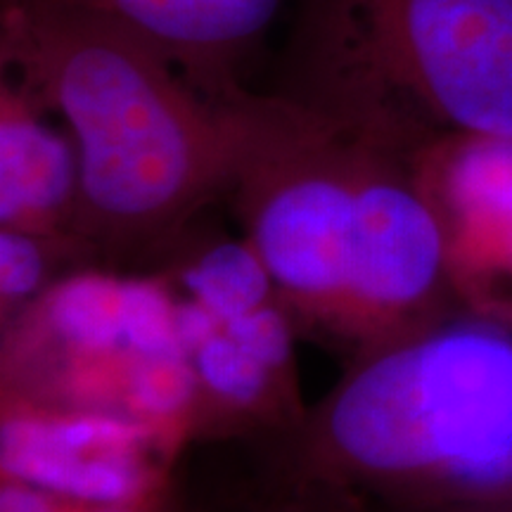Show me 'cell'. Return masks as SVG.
<instances>
[{"instance_id":"13","label":"cell","mask_w":512,"mask_h":512,"mask_svg":"<svg viewBox=\"0 0 512 512\" xmlns=\"http://www.w3.org/2000/svg\"><path fill=\"white\" fill-rule=\"evenodd\" d=\"M375 508V505H373ZM377 512H512V503H496V505H460V508H434V510H380Z\"/></svg>"},{"instance_id":"9","label":"cell","mask_w":512,"mask_h":512,"mask_svg":"<svg viewBox=\"0 0 512 512\" xmlns=\"http://www.w3.org/2000/svg\"><path fill=\"white\" fill-rule=\"evenodd\" d=\"M0 228L76 233L79 152L34 86L0 69Z\"/></svg>"},{"instance_id":"5","label":"cell","mask_w":512,"mask_h":512,"mask_svg":"<svg viewBox=\"0 0 512 512\" xmlns=\"http://www.w3.org/2000/svg\"><path fill=\"white\" fill-rule=\"evenodd\" d=\"M377 133L275 91L259 93L226 192L299 332L337 349Z\"/></svg>"},{"instance_id":"3","label":"cell","mask_w":512,"mask_h":512,"mask_svg":"<svg viewBox=\"0 0 512 512\" xmlns=\"http://www.w3.org/2000/svg\"><path fill=\"white\" fill-rule=\"evenodd\" d=\"M275 93L349 121L512 138V0H299Z\"/></svg>"},{"instance_id":"10","label":"cell","mask_w":512,"mask_h":512,"mask_svg":"<svg viewBox=\"0 0 512 512\" xmlns=\"http://www.w3.org/2000/svg\"><path fill=\"white\" fill-rule=\"evenodd\" d=\"M88 266H98V254L81 235L0 228V325Z\"/></svg>"},{"instance_id":"4","label":"cell","mask_w":512,"mask_h":512,"mask_svg":"<svg viewBox=\"0 0 512 512\" xmlns=\"http://www.w3.org/2000/svg\"><path fill=\"white\" fill-rule=\"evenodd\" d=\"M3 406L105 413L195 441L197 384L162 273L88 266L3 323Z\"/></svg>"},{"instance_id":"12","label":"cell","mask_w":512,"mask_h":512,"mask_svg":"<svg viewBox=\"0 0 512 512\" xmlns=\"http://www.w3.org/2000/svg\"><path fill=\"white\" fill-rule=\"evenodd\" d=\"M91 512H188L185 505L178 496L176 486H166L164 491H157V494L138 498V501L128 503H114V505H98Z\"/></svg>"},{"instance_id":"2","label":"cell","mask_w":512,"mask_h":512,"mask_svg":"<svg viewBox=\"0 0 512 512\" xmlns=\"http://www.w3.org/2000/svg\"><path fill=\"white\" fill-rule=\"evenodd\" d=\"M275 441L280 482L380 510L512 503V330L456 316L356 356Z\"/></svg>"},{"instance_id":"1","label":"cell","mask_w":512,"mask_h":512,"mask_svg":"<svg viewBox=\"0 0 512 512\" xmlns=\"http://www.w3.org/2000/svg\"><path fill=\"white\" fill-rule=\"evenodd\" d=\"M0 69L34 86L72 133L76 233L98 261L162 259L226 200L256 91L211 100L131 29L50 0H0Z\"/></svg>"},{"instance_id":"7","label":"cell","mask_w":512,"mask_h":512,"mask_svg":"<svg viewBox=\"0 0 512 512\" xmlns=\"http://www.w3.org/2000/svg\"><path fill=\"white\" fill-rule=\"evenodd\" d=\"M188 439L105 413L3 406L0 472L86 505L138 501L174 484Z\"/></svg>"},{"instance_id":"11","label":"cell","mask_w":512,"mask_h":512,"mask_svg":"<svg viewBox=\"0 0 512 512\" xmlns=\"http://www.w3.org/2000/svg\"><path fill=\"white\" fill-rule=\"evenodd\" d=\"M247 512H377L366 498L320 482H278L264 503Z\"/></svg>"},{"instance_id":"6","label":"cell","mask_w":512,"mask_h":512,"mask_svg":"<svg viewBox=\"0 0 512 512\" xmlns=\"http://www.w3.org/2000/svg\"><path fill=\"white\" fill-rule=\"evenodd\" d=\"M415 171L460 313L512 330V138L434 131L415 147Z\"/></svg>"},{"instance_id":"8","label":"cell","mask_w":512,"mask_h":512,"mask_svg":"<svg viewBox=\"0 0 512 512\" xmlns=\"http://www.w3.org/2000/svg\"><path fill=\"white\" fill-rule=\"evenodd\" d=\"M112 19L145 38L216 102L252 88L245 69L285 0H50Z\"/></svg>"}]
</instances>
